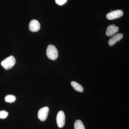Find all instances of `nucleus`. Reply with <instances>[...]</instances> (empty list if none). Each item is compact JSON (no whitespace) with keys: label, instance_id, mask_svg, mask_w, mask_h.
I'll return each mask as SVG.
<instances>
[{"label":"nucleus","instance_id":"1a4fd4ad","mask_svg":"<svg viewBox=\"0 0 129 129\" xmlns=\"http://www.w3.org/2000/svg\"><path fill=\"white\" fill-rule=\"evenodd\" d=\"M71 85L76 91L79 92H83L84 91V89L83 86L79 83L75 81H73L71 83Z\"/></svg>","mask_w":129,"mask_h":129},{"label":"nucleus","instance_id":"f257e3e1","mask_svg":"<svg viewBox=\"0 0 129 129\" xmlns=\"http://www.w3.org/2000/svg\"><path fill=\"white\" fill-rule=\"evenodd\" d=\"M47 57L52 60H56L58 57V52L56 48L53 45H49L46 50Z\"/></svg>","mask_w":129,"mask_h":129},{"label":"nucleus","instance_id":"9d476101","mask_svg":"<svg viewBox=\"0 0 129 129\" xmlns=\"http://www.w3.org/2000/svg\"><path fill=\"white\" fill-rule=\"evenodd\" d=\"M75 129H85L84 125L81 120H76L74 124Z\"/></svg>","mask_w":129,"mask_h":129},{"label":"nucleus","instance_id":"f03ea898","mask_svg":"<svg viewBox=\"0 0 129 129\" xmlns=\"http://www.w3.org/2000/svg\"><path fill=\"white\" fill-rule=\"evenodd\" d=\"M16 63V59L14 57L11 56L2 61V66L6 70L11 69Z\"/></svg>","mask_w":129,"mask_h":129},{"label":"nucleus","instance_id":"f8f14e48","mask_svg":"<svg viewBox=\"0 0 129 129\" xmlns=\"http://www.w3.org/2000/svg\"><path fill=\"white\" fill-rule=\"evenodd\" d=\"M8 113L5 111H0V118L5 119L7 117Z\"/></svg>","mask_w":129,"mask_h":129},{"label":"nucleus","instance_id":"ddd939ff","mask_svg":"<svg viewBox=\"0 0 129 129\" xmlns=\"http://www.w3.org/2000/svg\"><path fill=\"white\" fill-rule=\"evenodd\" d=\"M55 1L57 5L62 6L67 2V0H55Z\"/></svg>","mask_w":129,"mask_h":129},{"label":"nucleus","instance_id":"423d86ee","mask_svg":"<svg viewBox=\"0 0 129 129\" xmlns=\"http://www.w3.org/2000/svg\"><path fill=\"white\" fill-rule=\"evenodd\" d=\"M29 28L31 32H37L40 29V24L39 21L37 20L33 19L29 22Z\"/></svg>","mask_w":129,"mask_h":129},{"label":"nucleus","instance_id":"9b49d317","mask_svg":"<svg viewBox=\"0 0 129 129\" xmlns=\"http://www.w3.org/2000/svg\"><path fill=\"white\" fill-rule=\"evenodd\" d=\"M16 97L12 95H7L5 98V101L7 103H12L16 101Z\"/></svg>","mask_w":129,"mask_h":129},{"label":"nucleus","instance_id":"20e7f679","mask_svg":"<svg viewBox=\"0 0 129 129\" xmlns=\"http://www.w3.org/2000/svg\"><path fill=\"white\" fill-rule=\"evenodd\" d=\"M123 12L122 10H115L108 13L106 16V17L109 20H113L120 18L123 16Z\"/></svg>","mask_w":129,"mask_h":129},{"label":"nucleus","instance_id":"7ed1b4c3","mask_svg":"<svg viewBox=\"0 0 129 129\" xmlns=\"http://www.w3.org/2000/svg\"><path fill=\"white\" fill-rule=\"evenodd\" d=\"M49 109L47 107H45L40 109L38 113V117L41 121L46 120L49 113Z\"/></svg>","mask_w":129,"mask_h":129},{"label":"nucleus","instance_id":"6e6552de","mask_svg":"<svg viewBox=\"0 0 129 129\" xmlns=\"http://www.w3.org/2000/svg\"><path fill=\"white\" fill-rule=\"evenodd\" d=\"M123 35L122 34H118L115 35L109 39L108 44L110 46H112L117 42L119 41L123 38Z\"/></svg>","mask_w":129,"mask_h":129},{"label":"nucleus","instance_id":"0eeeda50","mask_svg":"<svg viewBox=\"0 0 129 129\" xmlns=\"http://www.w3.org/2000/svg\"><path fill=\"white\" fill-rule=\"evenodd\" d=\"M119 30L118 27L115 26L114 24L109 25L107 28L106 32V35L111 37L115 34Z\"/></svg>","mask_w":129,"mask_h":129},{"label":"nucleus","instance_id":"39448f33","mask_svg":"<svg viewBox=\"0 0 129 129\" xmlns=\"http://www.w3.org/2000/svg\"><path fill=\"white\" fill-rule=\"evenodd\" d=\"M57 123L60 128L64 126L65 122V116L63 111H60L58 113L56 117Z\"/></svg>","mask_w":129,"mask_h":129}]
</instances>
